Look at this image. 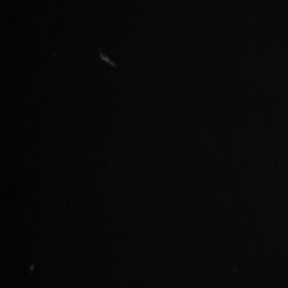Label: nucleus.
Segmentation results:
<instances>
[{
    "label": "nucleus",
    "mask_w": 288,
    "mask_h": 288,
    "mask_svg": "<svg viewBox=\"0 0 288 288\" xmlns=\"http://www.w3.org/2000/svg\"><path fill=\"white\" fill-rule=\"evenodd\" d=\"M100 55L101 56H102L101 57V58H102V59H103V60H104V61L108 62V63H109V64H111V65H113L114 67H115V64H114L113 63H112V62L110 61L109 59H107V58H105V57L106 56H104V55H102L101 53Z\"/></svg>",
    "instance_id": "f257e3e1"
}]
</instances>
